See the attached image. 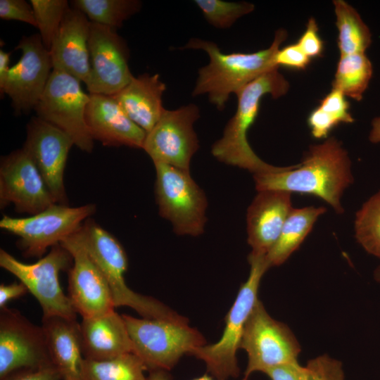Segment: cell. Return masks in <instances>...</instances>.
Instances as JSON below:
<instances>
[{
	"label": "cell",
	"mask_w": 380,
	"mask_h": 380,
	"mask_svg": "<svg viewBox=\"0 0 380 380\" xmlns=\"http://www.w3.org/2000/svg\"><path fill=\"white\" fill-rule=\"evenodd\" d=\"M354 121L346 96L335 88L320 101L308 118L311 134L315 139H327L330 132L339 124Z\"/></svg>",
	"instance_id": "obj_29"
},
{
	"label": "cell",
	"mask_w": 380,
	"mask_h": 380,
	"mask_svg": "<svg viewBox=\"0 0 380 380\" xmlns=\"http://www.w3.org/2000/svg\"><path fill=\"white\" fill-rule=\"evenodd\" d=\"M372 74V64L365 53L340 56L332 88L340 90L346 97L360 101Z\"/></svg>",
	"instance_id": "obj_27"
},
{
	"label": "cell",
	"mask_w": 380,
	"mask_h": 380,
	"mask_svg": "<svg viewBox=\"0 0 380 380\" xmlns=\"http://www.w3.org/2000/svg\"><path fill=\"white\" fill-rule=\"evenodd\" d=\"M91 72L89 94L113 96L134 77L129 67V51L116 30L91 22L89 37Z\"/></svg>",
	"instance_id": "obj_14"
},
{
	"label": "cell",
	"mask_w": 380,
	"mask_h": 380,
	"mask_svg": "<svg viewBox=\"0 0 380 380\" xmlns=\"http://www.w3.org/2000/svg\"><path fill=\"white\" fill-rule=\"evenodd\" d=\"M0 18L37 27L32 6L25 0H0Z\"/></svg>",
	"instance_id": "obj_35"
},
{
	"label": "cell",
	"mask_w": 380,
	"mask_h": 380,
	"mask_svg": "<svg viewBox=\"0 0 380 380\" xmlns=\"http://www.w3.org/2000/svg\"><path fill=\"white\" fill-rule=\"evenodd\" d=\"M155 194L160 215L169 220L177 235L203 233L208 201L190 172L155 163Z\"/></svg>",
	"instance_id": "obj_7"
},
{
	"label": "cell",
	"mask_w": 380,
	"mask_h": 380,
	"mask_svg": "<svg viewBox=\"0 0 380 380\" xmlns=\"http://www.w3.org/2000/svg\"><path fill=\"white\" fill-rule=\"evenodd\" d=\"M77 232L60 243L73 260L68 274V297L82 318L101 316L115 307L103 274L87 253Z\"/></svg>",
	"instance_id": "obj_18"
},
{
	"label": "cell",
	"mask_w": 380,
	"mask_h": 380,
	"mask_svg": "<svg viewBox=\"0 0 380 380\" xmlns=\"http://www.w3.org/2000/svg\"><path fill=\"white\" fill-rule=\"evenodd\" d=\"M369 140L373 144L380 143V115L374 118L372 121Z\"/></svg>",
	"instance_id": "obj_43"
},
{
	"label": "cell",
	"mask_w": 380,
	"mask_h": 380,
	"mask_svg": "<svg viewBox=\"0 0 380 380\" xmlns=\"http://www.w3.org/2000/svg\"><path fill=\"white\" fill-rule=\"evenodd\" d=\"M80 327L84 359L107 360L133 353L122 315L115 310L101 316L82 318Z\"/></svg>",
	"instance_id": "obj_22"
},
{
	"label": "cell",
	"mask_w": 380,
	"mask_h": 380,
	"mask_svg": "<svg viewBox=\"0 0 380 380\" xmlns=\"http://www.w3.org/2000/svg\"><path fill=\"white\" fill-rule=\"evenodd\" d=\"M327 208L322 206L293 208L279 236L266 255L270 267L282 265L300 247L319 216Z\"/></svg>",
	"instance_id": "obj_25"
},
{
	"label": "cell",
	"mask_w": 380,
	"mask_h": 380,
	"mask_svg": "<svg viewBox=\"0 0 380 380\" xmlns=\"http://www.w3.org/2000/svg\"><path fill=\"white\" fill-rule=\"evenodd\" d=\"M90 24L84 13L69 8L49 49L53 70L70 75L85 84L91 72Z\"/></svg>",
	"instance_id": "obj_19"
},
{
	"label": "cell",
	"mask_w": 380,
	"mask_h": 380,
	"mask_svg": "<svg viewBox=\"0 0 380 380\" xmlns=\"http://www.w3.org/2000/svg\"><path fill=\"white\" fill-rule=\"evenodd\" d=\"M42 327L52 363L63 379L80 380L84 357L77 319L42 317Z\"/></svg>",
	"instance_id": "obj_24"
},
{
	"label": "cell",
	"mask_w": 380,
	"mask_h": 380,
	"mask_svg": "<svg viewBox=\"0 0 380 380\" xmlns=\"http://www.w3.org/2000/svg\"><path fill=\"white\" fill-rule=\"evenodd\" d=\"M15 49L22 51L18 61L11 67L4 95L11 100L15 114L34 110L53 70L49 51L39 34L23 37Z\"/></svg>",
	"instance_id": "obj_15"
},
{
	"label": "cell",
	"mask_w": 380,
	"mask_h": 380,
	"mask_svg": "<svg viewBox=\"0 0 380 380\" xmlns=\"http://www.w3.org/2000/svg\"><path fill=\"white\" fill-rule=\"evenodd\" d=\"M37 28L44 46L49 51L60 28L69 3L66 0H30Z\"/></svg>",
	"instance_id": "obj_33"
},
{
	"label": "cell",
	"mask_w": 380,
	"mask_h": 380,
	"mask_svg": "<svg viewBox=\"0 0 380 380\" xmlns=\"http://www.w3.org/2000/svg\"><path fill=\"white\" fill-rule=\"evenodd\" d=\"M71 4L91 22L115 30L141 7L138 0H73Z\"/></svg>",
	"instance_id": "obj_30"
},
{
	"label": "cell",
	"mask_w": 380,
	"mask_h": 380,
	"mask_svg": "<svg viewBox=\"0 0 380 380\" xmlns=\"http://www.w3.org/2000/svg\"><path fill=\"white\" fill-rule=\"evenodd\" d=\"M299 365L298 363L274 367L265 374L270 380H300L298 370Z\"/></svg>",
	"instance_id": "obj_40"
},
{
	"label": "cell",
	"mask_w": 380,
	"mask_h": 380,
	"mask_svg": "<svg viewBox=\"0 0 380 380\" xmlns=\"http://www.w3.org/2000/svg\"><path fill=\"white\" fill-rule=\"evenodd\" d=\"M287 36V31L280 28L275 32L271 45L267 49L253 53H231L222 52L213 42L191 39L184 49L203 50L209 56L208 65L198 71L192 95L205 94L217 110H223L232 94L236 96L261 75L279 68L274 57Z\"/></svg>",
	"instance_id": "obj_2"
},
{
	"label": "cell",
	"mask_w": 380,
	"mask_h": 380,
	"mask_svg": "<svg viewBox=\"0 0 380 380\" xmlns=\"http://www.w3.org/2000/svg\"><path fill=\"white\" fill-rule=\"evenodd\" d=\"M146 380H170L169 376L165 371H151ZM191 380H219L209 374L206 373L202 376L194 378ZM241 380H249L248 377L243 376Z\"/></svg>",
	"instance_id": "obj_42"
},
{
	"label": "cell",
	"mask_w": 380,
	"mask_h": 380,
	"mask_svg": "<svg viewBox=\"0 0 380 380\" xmlns=\"http://www.w3.org/2000/svg\"><path fill=\"white\" fill-rule=\"evenodd\" d=\"M146 367L134 353L107 360L84 359L80 380H146Z\"/></svg>",
	"instance_id": "obj_28"
},
{
	"label": "cell",
	"mask_w": 380,
	"mask_h": 380,
	"mask_svg": "<svg viewBox=\"0 0 380 380\" xmlns=\"http://www.w3.org/2000/svg\"><path fill=\"white\" fill-rule=\"evenodd\" d=\"M298 370L300 380H345L341 362L327 354L299 365Z\"/></svg>",
	"instance_id": "obj_34"
},
{
	"label": "cell",
	"mask_w": 380,
	"mask_h": 380,
	"mask_svg": "<svg viewBox=\"0 0 380 380\" xmlns=\"http://www.w3.org/2000/svg\"><path fill=\"white\" fill-rule=\"evenodd\" d=\"M206 21L219 29L230 27L238 19L251 13L255 6L247 1L195 0Z\"/></svg>",
	"instance_id": "obj_32"
},
{
	"label": "cell",
	"mask_w": 380,
	"mask_h": 380,
	"mask_svg": "<svg viewBox=\"0 0 380 380\" xmlns=\"http://www.w3.org/2000/svg\"><path fill=\"white\" fill-rule=\"evenodd\" d=\"M165 90L166 85L158 74L144 73L134 76L125 87L111 96L127 116L147 134L165 109L163 106Z\"/></svg>",
	"instance_id": "obj_23"
},
{
	"label": "cell",
	"mask_w": 380,
	"mask_h": 380,
	"mask_svg": "<svg viewBox=\"0 0 380 380\" xmlns=\"http://www.w3.org/2000/svg\"><path fill=\"white\" fill-rule=\"evenodd\" d=\"M355 237L368 253L380 258V190L355 214Z\"/></svg>",
	"instance_id": "obj_31"
},
{
	"label": "cell",
	"mask_w": 380,
	"mask_h": 380,
	"mask_svg": "<svg viewBox=\"0 0 380 380\" xmlns=\"http://www.w3.org/2000/svg\"><path fill=\"white\" fill-rule=\"evenodd\" d=\"M292 208L290 192L258 191L246 213L247 241L252 253L267 255L277 242Z\"/></svg>",
	"instance_id": "obj_21"
},
{
	"label": "cell",
	"mask_w": 380,
	"mask_h": 380,
	"mask_svg": "<svg viewBox=\"0 0 380 380\" xmlns=\"http://www.w3.org/2000/svg\"><path fill=\"white\" fill-rule=\"evenodd\" d=\"M10 52H6L2 49H0V93L1 97L4 96V90L8 75L10 70Z\"/></svg>",
	"instance_id": "obj_41"
},
{
	"label": "cell",
	"mask_w": 380,
	"mask_h": 380,
	"mask_svg": "<svg viewBox=\"0 0 380 380\" xmlns=\"http://www.w3.org/2000/svg\"><path fill=\"white\" fill-rule=\"evenodd\" d=\"M95 210L94 204L69 207L56 203L27 217L4 215L0 227L19 237L18 246L25 256L40 258L48 248L76 233Z\"/></svg>",
	"instance_id": "obj_10"
},
{
	"label": "cell",
	"mask_w": 380,
	"mask_h": 380,
	"mask_svg": "<svg viewBox=\"0 0 380 380\" xmlns=\"http://www.w3.org/2000/svg\"><path fill=\"white\" fill-rule=\"evenodd\" d=\"M250 272L247 280L241 284L236 298L227 314L225 327L220 340L196 348L191 354L202 360L207 373L219 380L237 378L240 374L236 353L246 322L258 300V289L261 279L270 268L266 255L252 252L248 256Z\"/></svg>",
	"instance_id": "obj_5"
},
{
	"label": "cell",
	"mask_w": 380,
	"mask_h": 380,
	"mask_svg": "<svg viewBox=\"0 0 380 380\" xmlns=\"http://www.w3.org/2000/svg\"><path fill=\"white\" fill-rule=\"evenodd\" d=\"M374 277L375 280L380 283V265L375 270Z\"/></svg>",
	"instance_id": "obj_44"
},
{
	"label": "cell",
	"mask_w": 380,
	"mask_h": 380,
	"mask_svg": "<svg viewBox=\"0 0 380 380\" xmlns=\"http://www.w3.org/2000/svg\"><path fill=\"white\" fill-rule=\"evenodd\" d=\"M240 348L248 355L244 376L298 362L300 343L290 328L272 318L258 299L244 328Z\"/></svg>",
	"instance_id": "obj_9"
},
{
	"label": "cell",
	"mask_w": 380,
	"mask_h": 380,
	"mask_svg": "<svg viewBox=\"0 0 380 380\" xmlns=\"http://www.w3.org/2000/svg\"><path fill=\"white\" fill-rule=\"evenodd\" d=\"M340 56L365 53L372 44V33L360 15L344 0H334Z\"/></svg>",
	"instance_id": "obj_26"
},
{
	"label": "cell",
	"mask_w": 380,
	"mask_h": 380,
	"mask_svg": "<svg viewBox=\"0 0 380 380\" xmlns=\"http://www.w3.org/2000/svg\"><path fill=\"white\" fill-rule=\"evenodd\" d=\"M72 262V255L61 244L51 247L46 255L32 264L19 261L0 250V266L25 285L41 305L43 317L77 319V312L63 293L58 278L60 272L69 270Z\"/></svg>",
	"instance_id": "obj_8"
},
{
	"label": "cell",
	"mask_w": 380,
	"mask_h": 380,
	"mask_svg": "<svg viewBox=\"0 0 380 380\" xmlns=\"http://www.w3.org/2000/svg\"><path fill=\"white\" fill-rule=\"evenodd\" d=\"M80 84L73 76L53 70L34 110L38 118L68 134L81 151L90 153L94 139L86 122L89 94Z\"/></svg>",
	"instance_id": "obj_11"
},
{
	"label": "cell",
	"mask_w": 380,
	"mask_h": 380,
	"mask_svg": "<svg viewBox=\"0 0 380 380\" xmlns=\"http://www.w3.org/2000/svg\"><path fill=\"white\" fill-rule=\"evenodd\" d=\"M279 68L261 75L237 94V108L227 123L222 136L212 146L211 153L225 164L248 170L254 174L279 170L261 160L251 148L247 134L258 117L260 101L270 94L278 99L288 92L289 83Z\"/></svg>",
	"instance_id": "obj_3"
},
{
	"label": "cell",
	"mask_w": 380,
	"mask_h": 380,
	"mask_svg": "<svg viewBox=\"0 0 380 380\" xmlns=\"http://www.w3.org/2000/svg\"><path fill=\"white\" fill-rule=\"evenodd\" d=\"M23 148L39 170L56 203L67 205L63 177L69 151L74 142L57 127L36 117L27 125Z\"/></svg>",
	"instance_id": "obj_17"
},
{
	"label": "cell",
	"mask_w": 380,
	"mask_h": 380,
	"mask_svg": "<svg viewBox=\"0 0 380 380\" xmlns=\"http://www.w3.org/2000/svg\"><path fill=\"white\" fill-rule=\"evenodd\" d=\"M296 43L311 60L322 55L324 43L319 34L318 25L314 18L308 19L305 30Z\"/></svg>",
	"instance_id": "obj_36"
},
{
	"label": "cell",
	"mask_w": 380,
	"mask_h": 380,
	"mask_svg": "<svg viewBox=\"0 0 380 380\" xmlns=\"http://www.w3.org/2000/svg\"><path fill=\"white\" fill-rule=\"evenodd\" d=\"M9 204H13L18 213L31 215L56 204L39 170L23 148L1 159L0 205L2 208Z\"/></svg>",
	"instance_id": "obj_16"
},
{
	"label": "cell",
	"mask_w": 380,
	"mask_h": 380,
	"mask_svg": "<svg viewBox=\"0 0 380 380\" xmlns=\"http://www.w3.org/2000/svg\"><path fill=\"white\" fill-rule=\"evenodd\" d=\"M89 94L86 122L93 139L108 146L143 148L146 132L127 116L113 97Z\"/></svg>",
	"instance_id": "obj_20"
},
{
	"label": "cell",
	"mask_w": 380,
	"mask_h": 380,
	"mask_svg": "<svg viewBox=\"0 0 380 380\" xmlns=\"http://www.w3.org/2000/svg\"><path fill=\"white\" fill-rule=\"evenodd\" d=\"M53 365L42 326L19 311L6 307L0 312V380L23 369Z\"/></svg>",
	"instance_id": "obj_13"
},
{
	"label": "cell",
	"mask_w": 380,
	"mask_h": 380,
	"mask_svg": "<svg viewBox=\"0 0 380 380\" xmlns=\"http://www.w3.org/2000/svg\"><path fill=\"white\" fill-rule=\"evenodd\" d=\"M122 315L133 353L151 372L169 371L183 355H191L196 348L206 344L201 333L189 325L187 318L172 321Z\"/></svg>",
	"instance_id": "obj_6"
},
{
	"label": "cell",
	"mask_w": 380,
	"mask_h": 380,
	"mask_svg": "<svg viewBox=\"0 0 380 380\" xmlns=\"http://www.w3.org/2000/svg\"><path fill=\"white\" fill-rule=\"evenodd\" d=\"M253 178L258 191L281 190L317 196L338 214L344 212L341 197L353 182L348 153L334 137L310 145L301 163L256 173Z\"/></svg>",
	"instance_id": "obj_1"
},
{
	"label": "cell",
	"mask_w": 380,
	"mask_h": 380,
	"mask_svg": "<svg viewBox=\"0 0 380 380\" xmlns=\"http://www.w3.org/2000/svg\"><path fill=\"white\" fill-rule=\"evenodd\" d=\"M274 62L277 67L283 66L295 70H305L311 59L303 51L297 43L280 48L276 53Z\"/></svg>",
	"instance_id": "obj_37"
},
{
	"label": "cell",
	"mask_w": 380,
	"mask_h": 380,
	"mask_svg": "<svg viewBox=\"0 0 380 380\" xmlns=\"http://www.w3.org/2000/svg\"><path fill=\"white\" fill-rule=\"evenodd\" d=\"M2 380H63L54 365L15 371Z\"/></svg>",
	"instance_id": "obj_38"
},
{
	"label": "cell",
	"mask_w": 380,
	"mask_h": 380,
	"mask_svg": "<svg viewBox=\"0 0 380 380\" xmlns=\"http://www.w3.org/2000/svg\"><path fill=\"white\" fill-rule=\"evenodd\" d=\"M200 117L194 103L177 109H165L161 118L146 134L143 148L153 163H160L190 172L191 158L199 143L194 124Z\"/></svg>",
	"instance_id": "obj_12"
},
{
	"label": "cell",
	"mask_w": 380,
	"mask_h": 380,
	"mask_svg": "<svg viewBox=\"0 0 380 380\" xmlns=\"http://www.w3.org/2000/svg\"><path fill=\"white\" fill-rule=\"evenodd\" d=\"M87 253L103 274L115 307L127 306L143 318L180 321L186 319L157 299L134 292L124 274L127 258L119 241L92 220H87L77 232Z\"/></svg>",
	"instance_id": "obj_4"
},
{
	"label": "cell",
	"mask_w": 380,
	"mask_h": 380,
	"mask_svg": "<svg viewBox=\"0 0 380 380\" xmlns=\"http://www.w3.org/2000/svg\"><path fill=\"white\" fill-rule=\"evenodd\" d=\"M28 291L27 288L22 282H14L10 284L0 285V308L6 307L8 302L13 299L18 298L25 295Z\"/></svg>",
	"instance_id": "obj_39"
}]
</instances>
